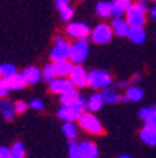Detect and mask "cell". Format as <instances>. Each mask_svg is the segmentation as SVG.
Wrapping results in <instances>:
<instances>
[{"mask_svg":"<svg viewBox=\"0 0 156 158\" xmlns=\"http://www.w3.org/2000/svg\"><path fill=\"white\" fill-rule=\"evenodd\" d=\"M98 150L97 145L91 141H82L73 143L69 147V158H97Z\"/></svg>","mask_w":156,"mask_h":158,"instance_id":"1","label":"cell"},{"mask_svg":"<svg viewBox=\"0 0 156 158\" xmlns=\"http://www.w3.org/2000/svg\"><path fill=\"white\" fill-rule=\"evenodd\" d=\"M78 123L85 131L90 133V134L98 135L103 133V126L98 122V118L93 116L91 113H82L80 117L78 118Z\"/></svg>","mask_w":156,"mask_h":158,"instance_id":"2","label":"cell"},{"mask_svg":"<svg viewBox=\"0 0 156 158\" xmlns=\"http://www.w3.org/2000/svg\"><path fill=\"white\" fill-rule=\"evenodd\" d=\"M87 85L93 89H104L111 85V75L107 71H90L87 73Z\"/></svg>","mask_w":156,"mask_h":158,"instance_id":"3","label":"cell"},{"mask_svg":"<svg viewBox=\"0 0 156 158\" xmlns=\"http://www.w3.org/2000/svg\"><path fill=\"white\" fill-rule=\"evenodd\" d=\"M87 55H89L87 38L76 40L75 43L70 45V56H69V59L73 64H82Z\"/></svg>","mask_w":156,"mask_h":158,"instance_id":"4","label":"cell"},{"mask_svg":"<svg viewBox=\"0 0 156 158\" xmlns=\"http://www.w3.org/2000/svg\"><path fill=\"white\" fill-rule=\"evenodd\" d=\"M146 10L141 7L138 3L131 4L130 9L125 11L127 13V21L131 27H142L145 26V21H146Z\"/></svg>","mask_w":156,"mask_h":158,"instance_id":"5","label":"cell"},{"mask_svg":"<svg viewBox=\"0 0 156 158\" xmlns=\"http://www.w3.org/2000/svg\"><path fill=\"white\" fill-rule=\"evenodd\" d=\"M70 56V44L62 37H56L54 48L51 51V59L55 61H62V59H69Z\"/></svg>","mask_w":156,"mask_h":158,"instance_id":"6","label":"cell"},{"mask_svg":"<svg viewBox=\"0 0 156 158\" xmlns=\"http://www.w3.org/2000/svg\"><path fill=\"white\" fill-rule=\"evenodd\" d=\"M113 33H114L113 27L108 26V24L101 23L93 28V31H91V40L97 44H107L111 40V37H113Z\"/></svg>","mask_w":156,"mask_h":158,"instance_id":"7","label":"cell"},{"mask_svg":"<svg viewBox=\"0 0 156 158\" xmlns=\"http://www.w3.org/2000/svg\"><path fill=\"white\" fill-rule=\"evenodd\" d=\"M66 34L75 40L87 38L89 34H90V28H89L87 24L75 21V23H69L66 26Z\"/></svg>","mask_w":156,"mask_h":158,"instance_id":"8","label":"cell"},{"mask_svg":"<svg viewBox=\"0 0 156 158\" xmlns=\"http://www.w3.org/2000/svg\"><path fill=\"white\" fill-rule=\"evenodd\" d=\"M61 103L62 106H79V107H86V100L83 96L79 95L75 89H72L69 92L61 95Z\"/></svg>","mask_w":156,"mask_h":158,"instance_id":"9","label":"cell"},{"mask_svg":"<svg viewBox=\"0 0 156 158\" xmlns=\"http://www.w3.org/2000/svg\"><path fill=\"white\" fill-rule=\"evenodd\" d=\"M82 113H83V107L79 106H62L58 110L59 118H62L63 122H75L80 117Z\"/></svg>","mask_w":156,"mask_h":158,"instance_id":"10","label":"cell"},{"mask_svg":"<svg viewBox=\"0 0 156 158\" xmlns=\"http://www.w3.org/2000/svg\"><path fill=\"white\" fill-rule=\"evenodd\" d=\"M75 88V85L72 83L70 79H66V78H55L49 83V89H51L52 93H59V95H63V93L69 92L72 89Z\"/></svg>","mask_w":156,"mask_h":158,"instance_id":"11","label":"cell"},{"mask_svg":"<svg viewBox=\"0 0 156 158\" xmlns=\"http://www.w3.org/2000/svg\"><path fill=\"white\" fill-rule=\"evenodd\" d=\"M69 79L76 88H83V86L87 85V73L83 69V66H80V64H76V66H73L70 75H69Z\"/></svg>","mask_w":156,"mask_h":158,"instance_id":"12","label":"cell"},{"mask_svg":"<svg viewBox=\"0 0 156 158\" xmlns=\"http://www.w3.org/2000/svg\"><path fill=\"white\" fill-rule=\"evenodd\" d=\"M101 95H103V98H104V102L108 103V105H114V103L120 102V100H127L125 96H120L117 88H114V86H111V85L106 86V88L103 89Z\"/></svg>","mask_w":156,"mask_h":158,"instance_id":"13","label":"cell"},{"mask_svg":"<svg viewBox=\"0 0 156 158\" xmlns=\"http://www.w3.org/2000/svg\"><path fill=\"white\" fill-rule=\"evenodd\" d=\"M24 81L27 82V85H35V83L39 82V79L42 78V72L39 71L35 66H28L21 72Z\"/></svg>","mask_w":156,"mask_h":158,"instance_id":"14","label":"cell"},{"mask_svg":"<svg viewBox=\"0 0 156 158\" xmlns=\"http://www.w3.org/2000/svg\"><path fill=\"white\" fill-rule=\"evenodd\" d=\"M54 68H55L56 76H59V78H66V76L70 75L72 69H73V65H72V62L68 61V59H62V61H55V62H54Z\"/></svg>","mask_w":156,"mask_h":158,"instance_id":"15","label":"cell"},{"mask_svg":"<svg viewBox=\"0 0 156 158\" xmlns=\"http://www.w3.org/2000/svg\"><path fill=\"white\" fill-rule=\"evenodd\" d=\"M111 27H113V31L118 37H127L131 26L128 24L127 20H122L121 17H115L113 20V23H111Z\"/></svg>","mask_w":156,"mask_h":158,"instance_id":"16","label":"cell"},{"mask_svg":"<svg viewBox=\"0 0 156 158\" xmlns=\"http://www.w3.org/2000/svg\"><path fill=\"white\" fill-rule=\"evenodd\" d=\"M0 113L6 120H13L14 114H16V107L10 100L7 99H2L0 100Z\"/></svg>","mask_w":156,"mask_h":158,"instance_id":"17","label":"cell"},{"mask_svg":"<svg viewBox=\"0 0 156 158\" xmlns=\"http://www.w3.org/2000/svg\"><path fill=\"white\" fill-rule=\"evenodd\" d=\"M127 37L134 44H142L145 41V38H146V33H145V30L142 27H130Z\"/></svg>","mask_w":156,"mask_h":158,"instance_id":"18","label":"cell"},{"mask_svg":"<svg viewBox=\"0 0 156 158\" xmlns=\"http://www.w3.org/2000/svg\"><path fill=\"white\" fill-rule=\"evenodd\" d=\"M103 103H104L103 95H101V93H93V95L86 100V107H87L90 112H97V110L101 109Z\"/></svg>","mask_w":156,"mask_h":158,"instance_id":"19","label":"cell"},{"mask_svg":"<svg viewBox=\"0 0 156 158\" xmlns=\"http://www.w3.org/2000/svg\"><path fill=\"white\" fill-rule=\"evenodd\" d=\"M55 6H56V9H58V11L61 13V19L63 20V21H70V19L73 17V9L69 6V3L56 0Z\"/></svg>","mask_w":156,"mask_h":158,"instance_id":"20","label":"cell"},{"mask_svg":"<svg viewBox=\"0 0 156 158\" xmlns=\"http://www.w3.org/2000/svg\"><path fill=\"white\" fill-rule=\"evenodd\" d=\"M141 140L148 145H156V128L153 127H145L141 130Z\"/></svg>","mask_w":156,"mask_h":158,"instance_id":"21","label":"cell"},{"mask_svg":"<svg viewBox=\"0 0 156 158\" xmlns=\"http://www.w3.org/2000/svg\"><path fill=\"white\" fill-rule=\"evenodd\" d=\"M113 6L114 4L111 2H107V0H101L98 2L97 6H96V13L98 14L100 17H110L113 16Z\"/></svg>","mask_w":156,"mask_h":158,"instance_id":"22","label":"cell"},{"mask_svg":"<svg viewBox=\"0 0 156 158\" xmlns=\"http://www.w3.org/2000/svg\"><path fill=\"white\" fill-rule=\"evenodd\" d=\"M7 82H9V86L10 89H13V90H18V89H23L24 86L27 85V82L24 81L23 75L21 73H14L11 75L10 78H7Z\"/></svg>","mask_w":156,"mask_h":158,"instance_id":"23","label":"cell"},{"mask_svg":"<svg viewBox=\"0 0 156 158\" xmlns=\"http://www.w3.org/2000/svg\"><path fill=\"white\" fill-rule=\"evenodd\" d=\"M125 98L127 100H131V102H139L143 98V90L138 86H130L125 92Z\"/></svg>","mask_w":156,"mask_h":158,"instance_id":"24","label":"cell"},{"mask_svg":"<svg viewBox=\"0 0 156 158\" xmlns=\"http://www.w3.org/2000/svg\"><path fill=\"white\" fill-rule=\"evenodd\" d=\"M62 131H63V134L66 135L68 140L73 141V140L78 137V126L73 122H65V124L62 127Z\"/></svg>","mask_w":156,"mask_h":158,"instance_id":"25","label":"cell"},{"mask_svg":"<svg viewBox=\"0 0 156 158\" xmlns=\"http://www.w3.org/2000/svg\"><path fill=\"white\" fill-rule=\"evenodd\" d=\"M16 73V66L11 64H2L0 65V78H10Z\"/></svg>","mask_w":156,"mask_h":158,"instance_id":"26","label":"cell"},{"mask_svg":"<svg viewBox=\"0 0 156 158\" xmlns=\"http://www.w3.org/2000/svg\"><path fill=\"white\" fill-rule=\"evenodd\" d=\"M42 78H44V81H45V82H48V83H51L52 81L56 78V72H55L54 65H45V66H44Z\"/></svg>","mask_w":156,"mask_h":158,"instance_id":"27","label":"cell"},{"mask_svg":"<svg viewBox=\"0 0 156 158\" xmlns=\"http://www.w3.org/2000/svg\"><path fill=\"white\" fill-rule=\"evenodd\" d=\"M26 150H24L23 143H14V145L11 147V155H17V157H24Z\"/></svg>","mask_w":156,"mask_h":158,"instance_id":"28","label":"cell"},{"mask_svg":"<svg viewBox=\"0 0 156 158\" xmlns=\"http://www.w3.org/2000/svg\"><path fill=\"white\" fill-rule=\"evenodd\" d=\"M10 92V86L9 82H7L6 78H0V96L2 98H6Z\"/></svg>","mask_w":156,"mask_h":158,"instance_id":"29","label":"cell"},{"mask_svg":"<svg viewBox=\"0 0 156 158\" xmlns=\"http://www.w3.org/2000/svg\"><path fill=\"white\" fill-rule=\"evenodd\" d=\"M156 112V107L155 106H149V107H143L139 110V117L143 118V120H146L148 117H150V116L153 114V113Z\"/></svg>","mask_w":156,"mask_h":158,"instance_id":"30","label":"cell"},{"mask_svg":"<svg viewBox=\"0 0 156 158\" xmlns=\"http://www.w3.org/2000/svg\"><path fill=\"white\" fill-rule=\"evenodd\" d=\"M113 4L115 7H118V9L124 10V11H127V10L130 9V6L132 4V0H114Z\"/></svg>","mask_w":156,"mask_h":158,"instance_id":"31","label":"cell"},{"mask_svg":"<svg viewBox=\"0 0 156 158\" xmlns=\"http://www.w3.org/2000/svg\"><path fill=\"white\" fill-rule=\"evenodd\" d=\"M14 107H16V113H26L27 107H28V105H27L26 102H23V100H20V102L14 103Z\"/></svg>","mask_w":156,"mask_h":158,"instance_id":"32","label":"cell"},{"mask_svg":"<svg viewBox=\"0 0 156 158\" xmlns=\"http://www.w3.org/2000/svg\"><path fill=\"white\" fill-rule=\"evenodd\" d=\"M30 106H31L34 110H42V109H44V103L41 102L39 99H34V100H31Z\"/></svg>","mask_w":156,"mask_h":158,"instance_id":"33","label":"cell"},{"mask_svg":"<svg viewBox=\"0 0 156 158\" xmlns=\"http://www.w3.org/2000/svg\"><path fill=\"white\" fill-rule=\"evenodd\" d=\"M0 158H11V148L0 147Z\"/></svg>","mask_w":156,"mask_h":158,"instance_id":"34","label":"cell"},{"mask_svg":"<svg viewBox=\"0 0 156 158\" xmlns=\"http://www.w3.org/2000/svg\"><path fill=\"white\" fill-rule=\"evenodd\" d=\"M145 124L148 126V127H153V128H156V112L153 113L150 117H148L146 120H145Z\"/></svg>","mask_w":156,"mask_h":158,"instance_id":"35","label":"cell"},{"mask_svg":"<svg viewBox=\"0 0 156 158\" xmlns=\"http://www.w3.org/2000/svg\"><path fill=\"white\" fill-rule=\"evenodd\" d=\"M150 17H152V20L156 21V6H153L152 9H150Z\"/></svg>","mask_w":156,"mask_h":158,"instance_id":"36","label":"cell"},{"mask_svg":"<svg viewBox=\"0 0 156 158\" xmlns=\"http://www.w3.org/2000/svg\"><path fill=\"white\" fill-rule=\"evenodd\" d=\"M138 4H139L141 7H143V9H145V10L148 9V3H146V2H145V0H138Z\"/></svg>","mask_w":156,"mask_h":158,"instance_id":"37","label":"cell"},{"mask_svg":"<svg viewBox=\"0 0 156 158\" xmlns=\"http://www.w3.org/2000/svg\"><path fill=\"white\" fill-rule=\"evenodd\" d=\"M141 81V76L139 75H134L132 76V82H139Z\"/></svg>","mask_w":156,"mask_h":158,"instance_id":"38","label":"cell"},{"mask_svg":"<svg viewBox=\"0 0 156 158\" xmlns=\"http://www.w3.org/2000/svg\"><path fill=\"white\" fill-rule=\"evenodd\" d=\"M117 86H118V88H125V86H127V82L121 81V82H118V83H117Z\"/></svg>","mask_w":156,"mask_h":158,"instance_id":"39","label":"cell"},{"mask_svg":"<svg viewBox=\"0 0 156 158\" xmlns=\"http://www.w3.org/2000/svg\"><path fill=\"white\" fill-rule=\"evenodd\" d=\"M11 158H24V157H17V155H11Z\"/></svg>","mask_w":156,"mask_h":158,"instance_id":"40","label":"cell"},{"mask_svg":"<svg viewBox=\"0 0 156 158\" xmlns=\"http://www.w3.org/2000/svg\"><path fill=\"white\" fill-rule=\"evenodd\" d=\"M120 158H131V157H128V155H122V157H120Z\"/></svg>","mask_w":156,"mask_h":158,"instance_id":"41","label":"cell"},{"mask_svg":"<svg viewBox=\"0 0 156 158\" xmlns=\"http://www.w3.org/2000/svg\"><path fill=\"white\" fill-rule=\"evenodd\" d=\"M59 2H66V3H69V0H59Z\"/></svg>","mask_w":156,"mask_h":158,"instance_id":"42","label":"cell"}]
</instances>
